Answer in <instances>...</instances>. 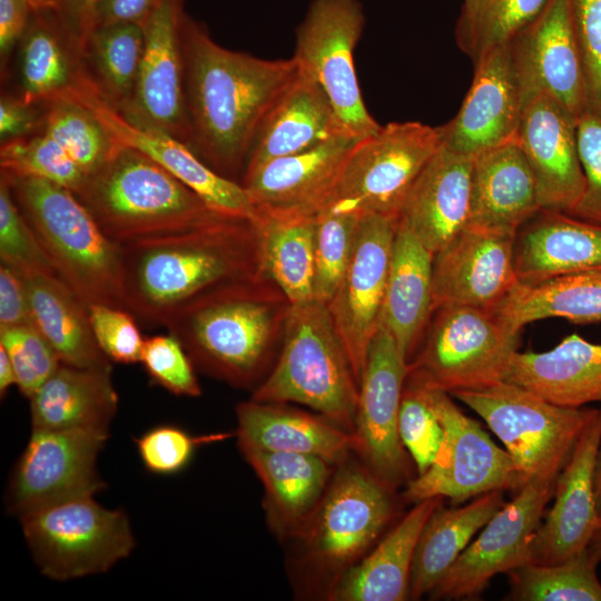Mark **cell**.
<instances>
[{
  "instance_id": "cell-4",
  "label": "cell",
  "mask_w": 601,
  "mask_h": 601,
  "mask_svg": "<svg viewBox=\"0 0 601 601\" xmlns=\"http://www.w3.org/2000/svg\"><path fill=\"white\" fill-rule=\"evenodd\" d=\"M59 278L88 306L126 308L119 245L100 229L69 189L49 180L1 171Z\"/></svg>"
},
{
  "instance_id": "cell-3",
  "label": "cell",
  "mask_w": 601,
  "mask_h": 601,
  "mask_svg": "<svg viewBox=\"0 0 601 601\" xmlns=\"http://www.w3.org/2000/svg\"><path fill=\"white\" fill-rule=\"evenodd\" d=\"M290 302L264 275L208 290L164 325L195 366L237 387L258 385L280 348Z\"/></svg>"
},
{
  "instance_id": "cell-10",
  "label": "cell",
  "mask_w": 601,
  "mask_h": 601,
  "mask_svg": "<svg viewBox=\"0 0 601 601\" xmlns=\"http://www.w3.org/2000/svg\"><path fill=\"white\" fill-rule=\"evenodd\" d=\"M19 519L40 572L57 581L104 573L135 546L125 511L100 505L95 495L47 504Z\"/></svg>"
},
{
  "instance_id": "cell-2",
  "label": "cell",
  "mask_w": 601,
  "mask_h": 601,
  "mask_svg": "<svg viewBox=\"0 0 601 601\" xmlns=\"http://www.w3.org/2000/svg\"><path fill=\"white\" fill-rule=\"evenodd\" d=\"M126 308L165 325L218 286L262 276L252 219L220 215L198 226L118 244Z\"/></svg>"
},
{
  "instance_id": "cell-9",
  "label": "cell",
  "mask_w": 601,
  "mask_h": 601,
  "mask_svg": "<svg viewBox=\"0 0 601 601\" xmlns=\"http://www.w3.org/2000/svg\"><path fill=\"white\" fill-rule=\"evenodd\" d=\"M450 395L481 416L501 440L523 485L538 475L561 472L597 412V408L555 405L505 381Z\"/></svg>"
},
{
  "instance_id": "cell-54",
  "label": "cell",
  "mask_w": 601,
  "mask_h": 601,
  "mask_svg": "<svg viewBox=\"0 0 601 601\" xmlns=\"http://www.w3.org/2000/svg\"><path fill=\"white\" fill-rule=\"evenodd\" d=\"M589 104L601 109V0H572Z\"/></svg>"
},
{
  "instance_id": "cell-11",
  "label": "cell",
  "mask_w": 601,
  "mask_h": 601,
  "mask_svg": "<svg viewBox=\"0 0 601 601\" xmlns=\"http://www.w3.org/2000/svg\"><path fill=\"white\" fill-rule=\"evenodd\" d=\"M441 148L439 127L417 121L382 126L353 147L328 206L397 223L410 189Z\"/></svg>"
},
{
  "instance_id": "cell-61",
  "label": "cell",
  "mask_w": 601,
  "mask_h": 601,
  "mask_svg": "<svg viewBox=\"0 0 601 601\" xmlns=\"http://www.w3.org/2000/svg\"><path fill=\"white\" fill-rule=\"evenodd\" d=\"M594 491H595L597 510H598L599 515L601 516V446H600L598 460H597Z\"/></svg>"
},
{
  "instance_id": "cell-51",
  "label": "cell",
  "mask_w": 601,
  "mask_h": 601,
  "mask_svg": "<svg viewBox=\"0 0 601 601\" xmlns=\"http://www.w3.org/2000/svg\"><path fill=\"white\" fill-rule=\"evenodd\" d=\"M140 363L150 378L170 393L189 397L201 394L194 363L170 333L147 338Z\"/></svg>"
},
{
  "instance_id": "cell-34",
  "label": "cell",
  "mask_w": 601,
  "mask_h": 601,
  "mask_svg": "<svg viewBox=\"0 0 601 601\" xmlns=\"http://www.w3.org/2000/svg\"><path fill=\"white\" fill-rule=\"evenodd\" d=\"M442 497L415 503L376 548L347 570L327 599L403 601L408 599L411 569L421 531Z\"/></svg>"
},
{
  "instance_id": "cell-43",
  "label": "cell",
  "mask_w": 601,
  "mask_h": 601,
  "mask_svg": "<svg viewBox=\"0 0 601 601\" xmlns=\"http://www.w3.org/2000/svg\"><path fill=\"white\" fill-rule=\"evenodd\" d=\"M598 561L588 549L554 564L526 563L508 572L510 600L601 601Z\"/></svg>"
},
{
  "instance_id": "cell-25",
  "label": "cell",
  "mask_w": 601,
  "mask_h": 601,
  "mask_svg": "<svg viewBox=\"0 0 601 601\" xmlns=\"http://www.w3.org/2000/svg\"><path fill=\"white\" fill-rule=\"evenodd\" d=\"M359 139L338 136L269 160L240 183L257 211L316 216L328 206L344 164Z\"/></svg>"
},
{
  "instance_id": "cell-33",
  "label": "cell",
  "mask_w": 601,
  "mask_h": 601,
  "mask_svg": "<svg viewBox=\"0 0 601 601\" xmlns=\"http://www.w3.org/2000/svg\"><path fill=\"white\" fill-rule=\"evenodd\" d=\"M433 256L397 224L380 325L392 334L407 363L433 314Z\"/></svg>"
},
{
  "instance_id": "cell-46",
  "label": "cell",
  "mask_w": 601,
  "mask_h": 601,
  "mask_svg": "<svg viewBox=\"0 0 601 601\" xmlns=\"http://www.w3.org/2000/svg\"><path fill=\"white\" fill-rule=\"evenodd\" d=\"M0 167L4 173L49 180L73 194L87 178L68 152L42 130L1 142Z\"/></svg>"
},
{
  "instance_id": "cell-1",
  "label": "cell",
  "mask_w": 601,
  "mask_h": 601,
  "mask_svg": "<svg viewBox=\"0 0 601 601\" xmlns=\"http://www.w3.org/2000/svg\"><path fill=\"white\" fill-rule=\"evenodd\" d=\"M188 146L231 179L247 164L266 115L298 75L296 60L226 49L185 13L181 26Z\"/></svg>"
},
{
  "instance_id": "cell-49",
  "label": "cell",
  "mask_w": 601,
  "mask_h": 601,
  "mask_svg": "<svg viewBox=\"0 0 601 601\" xmlns=\"http://www.w3.org/2000/svg\"><path fill=\"white\" fill-rule=\"evenodd\" d=\"M229 437L228 433L191 435L175 425H159L135 439L140 460L155 474L180 472L191 460L197 447Z\"/></svg>"
},
{
  "instance_id": "cell-59",
  "label": "cell",
  "mask_w": 601,
  "mask_h": 601,
  "mask_svg": "<svg viewBox=\"0 0 601 601\" xmlns=\"http://www.w3.org/2000/svg\"><path fill=\"white\" fill-rule=\"evenodd\" d=\"M98 0H60L57 11L73 46L85 60L89 37L93 30V16Z\"/></svg>"
},
{
  "instance_id": "cell-57",
  "label": "cell",
  "mask_w": 601,
  "mask_h": 601,
  "mask_svg": "<svg viewBox=\"0 0 601 601\" xmlns=\"http://www.w3.org/2000/svg\"><path fill=\"white\" fill-rule=\"evenodd\" d=\"M33 10L28 0H0V58L3 69L20 43L31 20Z\"/></svg>"
},
{
  "instance_id": "cell-30",
  "label": "cell",
  "mask_w": 601,
  "mask_h": 601,
  "mask_svg": "<svg viewBox=\"0 0 601 601\" xmlns=\"http://www.w3.org/2000/svg\"><path fill=\"white\" fill-rule=\"evenodd\" d=\"M238 447L264 486L270 529L283 540L292 539L321 501L335 465L313 455Z\"/></svg>"
},
{
  "instance_id": "cell-18",
  "label": "cell",
  "mask_w": 601,
  "mask_h": 601,
  "mask_svg": "<svg viewBox=\"0 0 601 601\" xmlns=\"http://www.w3.org/2000/svg\"><path fill=\"white\" fill-rule=\"evenodd\" d=\"M509 45L523 106L545 93L578 120L589 92L572 0H550Z\"/></svg>"
},
{
  "instance_id": "cell-56",
  "label": "cell",
  "mask_w": 601,
  "mask_h": 601,
  "mask_svg": "<svg viewBox=\"0 0 601 601\" xmlns=\"http://www.w3.org/2000/svg\"><path fill=\"white\" fill-rule=\"evenodd\" d=\"M37 106L26 104L19 96H1V142L28 136L37 128H42L46 112L41 115Z\"/></svg>"
},
{
  "instance_id": "cell-16",
  "label": "cell",
  "mask_w": 601,
  "mask_h": 601,
  "mask_svg": "<svg viewBox=\"0 0 601 601\" xmlns=\"http://www.w3.org/2000/svg\"><path fill=\"white\" fill-rule=\"evenodd\" d=\"M407 361L392 334L378 326L358 388L354 435L362 464L391 490L408 476L410 464L398 432Z\"/></svg>"
},
{
  "instance_id": "cell-45",
  "label": "cell",
  "mask_w": 601,
  "mask_h": 601,
  "mask_svg": "<svg viewBox=\"0 0 601 601\" xmlns=\"http://www.w3.org/2000/svg\"><path fill=\"white\" fill-rule=\"evenodd\" d=\"M361 215L325 207L316 215L314 299L328 304L346 272Z\"/></svg>"
},
{
  "instance_id": "cell-7",
  "label": "cell",
  "mask_w": 601,
  "mask_h": 601,
  "mask_svg": "<svg viewBox=\"0 0 601 601\" xmlns=\"http://www.w3.org/2000/svg\"><path fill=\"white\" fill-rule=\"evenodd\" d=\"M391 489L363 464L337 466L317 506L292 538L305 582L328 597L393 514Z\"/></svg>"
},
{
  "instance_id": "cell-36",
  "label": "cell",
  "mask_w": 601,
  "mask_h": 601,
  "mask_svg": "<svg viewBox=\"0 0 601 601\" xmlns=\"http://www.w3.org/2000/svg\"><path fill=\"white\" fill-rule=\"evenodd\" d=\"M20 98L48 105L71 98L92 80L55 11H33L20 41Z\"/></svg>"
},
{
  "instance_id": "cell-52",
  "label": "cell",
  "mask_w": 601,
  "mask_h": 601,
  "mask_svg": "<svg viewBox=\"0 0 601 601\" xmlns=\"http://www.w3.org/2000/svg\"><path fill=\"white\" fill-rule=\"evenodd\" d=\"M577 140L585 187L569 215L601 226V109L587 106L577 121Z\"/></svg>"
},
{
  "instance_id": "cell-39",
  "label": "cell",
  "mask_w": 601,
  "mask_h": 601,
  "mask_svg": "<svg viewBox=\"0 0 601 601\" xmlns=\"http://www.w3.org/2000/svg\"><path fill=\"white\" fill-rule=\"evenodd\" d=\"M260 269L288 298H314L316 216L257 211Z\"/></svg>"
},
{
  "instance_id": "cell-31",
  "label": "cell",
  "mask_w": 601,
  "mask_h": 601,
  "mask_svg": "<svg viewBox=\"0 0 601 601\" xmlns=\"http://www.w3.org/2000/svg\"><path fill=\"white\" fill-rule=\"evenodd\" d=\"M338 136L348 135L329 99L322 87L299 69L262 122L244 174L269 160L308 150Z\"/></svg>"
},
{
  "instance_id": "cell-38",
  "label": "cell",
  "mask_w": 601,
  "mask_h": 601,
  "mask_svg": "<svg viewBox=\"0 0 601 601\" xmlns=\"http://www.w3.org/2000/svg\"><path fill=\"white\" fill-rule=\"evenodd\" d=\"M504 491H491L466 505L440 504L424 524L414 552L408 599L416 600L439 584L474 534L505 504Z\"/></svg>"
},
{
  "instance_id": "cell-12",
  "label": "cell",
  "mask_w": 601,
  "mask_h": 601,
  "mask_svg": "<svg viewBox=\"0 0 601 601\" xmlns=\"http://www.w3.org/2000/svg\"><path fill=\"white\" fill-rule=\"evenodd\" d=\"M364 24L359 0H312L296 29L293 56L322 87L345 132L356 139L382 127L364 104L355 70L354 50Z\"/></svg>"
},
{
  "instance_id": "cell-47",
  "label": "cell",
  "mask_w": 601,
  "mask_h": 601,
  "mask_svg": "<svg viewBox=\"0 0 601 601\" xmlns=\"http://www.w3.org/2000/svg\"><path fill=\"white\" fill-rule=\"evenodd\" d=\"M0 346L13 365L19 391L28 398L61 364L35 325L0 328Z\"/></svg>"
},
{
  "instance_id": "cell-40",
  "label": "cell",
  "mask_w": 601,
  "mask_h": 601,
  "mask_svg": "<svg viewBox=\"0 0 601 601\" xmlns=\"http://www.w3.org/2000/svg\"><path fill=\"white\" fill-rule=\"evenodd\" d=\"M493 309L519 329L545 318L601 322V270L519 283Z\"/></svg>"
},
{
  "instance_id": "cell-15",
  "label": "cell",
  "mask_w": 601,
  "mask_h": 601,
  "mask_svg": "<svg viewBox=\"0 0 601 601\" xmlns=\"http://www.w3.org/2000/svg\"><path fill=\"white\" fill-rule=\"evenodd\" d=\"M109 431L31 430L6 491V508L17 515L105 489L97 459Z\"/></svg>"
},
{
  "instance_id": "cell-58",
  "label": "cell",
  "mask_w": 601,
  "mask_h": 601,
  "mask_svg": "<svg viewBox=\"0 0 601 601\" xmlns=\"http://www.w3.org/2000/svg\"><path fill=\"white\" fill-rule=\"evenodd\" d=\"M159 0H98L93 16V28L117 23H134L144 27Z\"/></svg>"
},
{
  "instance_id": "cell-6",
  "label": "cell",
  "mask_w": 601,
  "mask_h": 601,
  "mask_svg": "<svg viewBox=\"0 0 601 601\" xmlns=\"http://www.w3.org/2000/svg\"><path fill=\"white\" fill-rule=\"evenodd\" d=\"M358 384L327 305L292 304L275 363L250 400L297 403L354 433Z\"/></svg>"
},
{
  "instance_id": "cell-44",
  "label": "cell",
  "mask_w": 601,
  "mask_h": 601,
  "mask_svg": "<svg viewBox=\"0 0 601 601\" xmlns=\"http://www.w3.org/2000/svg\"><path fill=\"white\" fill-rule=\"evenodd\" d=\"M46 106L41 130L68 152L86 176L98 170L118 141L87 106L75 99H58Z\"/></svg>"
},
{
  "instance_id": "cell-60",
  "label": "cell",
  "mask_w": 601,
  "mask_h": 601,
  "mask_svg": "<svg viewBox=\"0 0 601 601\" xmlns=\"http://www.w3.org/2000/svg\"><path fill=\"white\" fill-rule=\"evenodd\" d=\"M17 385V376L13 365L2 346H0V394L1 398L6 396L9 388Z\"/></svg>"
},
{
  "instance_id": "cell-17",
  "label": "cell",
  "mask_w": 601,
  "mask_h": 601,
  "mask_svg": "<svg viewBox=\"0 0 601 601\" xmlns=\"http://www.w3.org/2000/svg\"><path fill=\"white\" fill-rule=\"evenodd\" d=\"M396 227L397 223L388 217H361L351 260L327 304L358 386L380 326Z\"/></svg>"
},
{
  "instance_id": "cell-50",
  "label": "cell",
  "mask_w": 601,
  "mask_h": 601,
  "mask_svg": "<svg viewBox=\"0 0 601 601\" xmlns=\"http://www.w3.org/2000/svg\"><path fill=\"white\" fill-rule=\"evenodd\" d=\"M0 258L1 263L19 273L55 272L2 177H0Z\"/></svg>"
},
{
  "instance_id": "cell-42",
  "label": "cell",
  "mask_w": 601,
  "mask_h": 601,
  "mask_svg": "<svg viewBox=\"0 0 601 601\" xmlns=\"http://www.w3.org/2000/svg\"><path fill=\"white\" fill-rule=\"evenodd\" d=\"M550 0H464L456 41L474 65L494 48L510 43Z\"/></svg>"
},
{
  "instance_id": "cell-24",
  "label": "cell",
  "mask_w": 601,
  "mask_h": 601,
  "mask_svg": "<svg viewBox=\"0 0 601 601\" xmlns=\"http://www.w3.org/2000/svg\"><path fill=\"white\" fill-rule=\"evenodd\" d=\"M577 121L545 93L523 106L515 139L535 177L541 209L571 214L584 193Z\"/></svg>"
},
{
  "instance_id": "cell-5",
  "label": "cell",
  "mask_w": 601,
  "mask_h": 601,
  "mask_svg": "<svg viewBox=\"0 0 601 601\" xmlns=\"http://www.w3.org/2000/svg\"><path fill=\"white\" fill-rule=\"evenodd\" d=\"M75 195L116 244L185 230L220 216L147 155L119 142Z\"/></svg>"
},
{
  "instance_id": "cell-8",
  "label": "cell",
  "mask_w": 601,
  "mask_h": 601,
  "mask_svg": "<svg viewBox=\"0 0 601 601\" xmlns=\"http://www.w3.org/2000/svg\"><path fill=\"white\" fill-rule=\"evenodd\" d=\"M426 327L405 384L449 394L503 381L521 332L493 308L464 305L436 308Z\"/></svg>"
},
{
  "instance_id": "cell-29",
  "label": "cell",
  "mask_w": 601,
  "mask_h": 601,
  "mask_svg": "<svg viewBox=\"0 0 601 601\" xmlns=\"http://www.w3.org/2000/svg\"><path fill=\"white\" fill-rule=\"evenodd\" d=\"M236 417L238 444L318 456L335 466L356 450L354 433L286 403L248 400L236 406Z\"/></svg>"
},
{
  "instance_id": "cell-22",
  "label": "cell",
  "mask_w": 601,
  "mask_h": 601,
  "mask_svg": "<svg viewBox=\"0 0 601 601\" xmlns=\"http://www.w3.org/2000/svg\"><path fill=\"white\" fill-rule=\"evenodd\" d=\"M516 236L466 226L433 256V312L445 305L494 308L520 283Z\"/></svg>"
},
{
  "instance_id": "cell-55",
  "label": "cell",
  "mask_w": 601,
  "mask_h": 601,
  "mask_svg": "<svg viewBox=\"0 0 601 601\" xmlns=\"http://www.w3.org/2000/svg\"><path fill=\"white\" fill-rule=\"evenodd\" d=\"M35 325L22 275L13 267L0 265V328Z\"/></svg>"
},
{
  "instance_id": "cell-14",
  "label": "cell",
  "mask_w": 601,
  "mask_h": 601,
  "mask_svg": "<svg viewBox=\"0 0 601 601\" xmlns=\"http://www.w3.org/2000/svg\"><path fill=\"white\" fill-rule=\"evenodd\" d=\"M560 472L528 481L482 528L430 592L433 600L474 599L493 577L530 562L529 548Z\"/></svg>"
},
{
  "instance_id": "cell-21",
  "label": "cell",
  "mask_w": 601,
  "mask_h": 601,
  "mask_svg": "<svg viewBox=\"0 0 601 601\" xmlns=\"http://www.w3.org/2000/svg\"><path fill=\"white\" fill-rule=\"evenodd\" d=\"M71 99L87 106L116 141L147 155L196 193L214 211L256 219L257 210L244 186L215 171L184 141L158 129L130 122L102 99L95 83Z\"/></svg>"
},
{
  "instance_id": "cell-27",
  "label": "cell",
  "mask_w": 601,
  "mask_h": 601,
  "mask_svg": "<svg viewBox=\"0 0 601 601\" xmlns=\"http://www.w3.org/2000/svg\"><path fill=\"white\" fill-rule=\"evenodd\" d=\"M540 210L535 177L515 138L473 158L467 226L516 236Z\"/></svg>"
},
{
  "instance_id": "cell-35",
  "label": "cell",
  "mask_w": 601,
  "mask_h": 601,
  "mask_svg": "<svg viewBox=\"0 0 601 601\" xmlns=\"http://www.w3.org/2000/svg\"><path fill=\"white\" fill-rule=\"evenodd\" d=\"M111 372L61 363L29 398L31 430L109 431L118 408Z\"/></svg>"
},
{
  "instance_id": "cell-48",
  "label": "cell",
  "mask_w": 601,
  "mask_h": 601,
  "mask_svg": "<svg viewBox=\"0 0 601 601\" xmlns=\"http://www.w3.org/2000/svg\"><path fill=\"white\" fill-rule=\"evenodd\" d=\"M398 432L416 465L417 475L423 474L441 451L444 428L421 392L406 384L400 408Z\"/></svg>"
},
{
  "instance_id": "cell-37",
  "label": "cell",
  "mask_w": 601,
  "mask_h": 601,
  "mask_svg": "<svg viewBox=\"0 0 601 601\" xmlns=\"http://www.w3.org/2000/svg\"><path fill=\"white\" fill-rule=\"evenodd\" d=\"M24 279L33 324L62 364L109 367L99 348L89 317V306L55 272L20 273Z\"/></svg>"
},
{
  "instance_id": "cell-20",
  "label": "cell",
  "mask_w": 601,
  "mask_h": 601,
  "mask_svg": "<svg viewBox=\"0 0 601 601\" xmlns=\"http://www.w3.org/2000/svg\"><path fill=\"white\" fill-rule=\"evenodd\" d=\"M600 446L601 408H597L559 473L554 502L533 534L529 563L562 562L587 549L600 529L594 491Z\"/></svg>"
},
{
  "instance_id": "cell-13",
  "label": "cell",
  "mask_w": 601,
  "mask_h": 601,
  "mask_svg": "<svg viewBox=\"0 0 601 601\" xmlns=\"http://www.w3.org/2000/svg\"><path fill=\"white\" fill-rule=\"evenodd\" d=\"M413 387L439 417L444 441L432 466L407 482L403 493L406 501L415 504L430 497H449L459 503L491 491H519L523 486L508 451L466 416L449 393Z\"/></svg>"
},
{
  "instance_id": "cell-41",
  "label": "cell",
  "mask_w": 601,
  "mask_h": 601,
  "mask_svg": "<svg viewBox=\"0 0 601 601\" xmlns=\"http://www.w3.org/2000/svg\"><path fill=\"white\" fill-rule=\"evenodd\" d=\"M144 41V28L134 23L96 27L89 37L86 67L102 99L119 114L132 100Z\"/></svg>"
},
{
  "instance_id": "cell-32",
  "label": "cell",
  "mask_w": 601,
  "mask_h": 601,
  "mask_svg": "<svg viewBox=\"0 0 601 601\" xmlns=\"http://www.w3.org/2000/svg\"><path fill=\"white\" fill-rule=\"evenodd\" d=\"M503 381L564 407L601 403V344L574 333L549 351L516 352Z\"/></svg>"
},
{
  "instance_id": "cell-28",
  "label": "cell",
  "mask_w": 601,
  "mask_h": 601,
  "mask_svg": "<svg viewBox=\"0 0 601 601\" xmlns=\"http://www.w3.org/2000/svg\"><path fill=\"white\" fill-rule=\"evenodd\" d=\"M514 266L520 283L601 270V226L541 209L518 231Z\"/></svg>"
},
{
  "instance_id": "cell-19",
  "label": "cell",
  "mask_w": 601,
  "mask_h": 601,
  "mask_svg": "<svg viewBox=\"0 0 601 601\" xmlns=\"http://www.w3.org/2000/svg\"><path fill=\"white\" fill-rule=\"evenodd\" d=\"M184 0H159L144 24V50L135 93L120 114L130 122L189 140L181 26Z\"/></svg>"
},
{
  "instance_id": "cell-62",
  "label": "cell",
  "mask_w": 601,
  "mask_h": 601,
  "mask_svg": "<svg viewBox=\"0 0 601 601\" xmlns=\"http://www.w3.org/2000/svg\"><path fill=\"white\" fill-rule=\"evenodd\" d=\"M33 11H55L59 9L60 0H28Z\"/></svg>"
},
{
  "instance_id": "cell-53",
  "label": "cell",
  "mask_w": 601,
  "mask_h": 601,
  "mask_svg": "<svg viewBox=\"0 0 601 601\" xmlns=\"http://www.w3.org/2000/svg\"><path fill=\"white\" fill-rule=\"evenodd\" d=\"M89 317L96 342L110 362H141L146 339L131 312L105 304H91Z\"/></svg>"
},
{
  "instance_id": "cell-23",
  "label": "cell",
  "mask_w": 601,
  "mask_h": 601,
  "mask_svg": "<svg viewBox=\"0 0 601 601\" xmlns=\"http://www.w3.org/2000/svg\"><path fill=\"white\" fill-rule=\"evenodd\" d=\"M522 110L523 99L508 43L475 63L472 85L459 112L439 127L442 147L474 158L514 139Z\"/></svg>"
},
{
  "instance_id": "cell-26",
  "label": "cell",
  "mask_w": 601,
  "mask_h": 601,
  "mask_svg": "<svg viewBox=\"0 0 601 601\" xmlns=\"http://www.w3.org/2000/svg\"><path fill=\"white\" fill-rule=\"evenodd\" d=\"M473 158L442 147L421 171L398 214L433 254L469 224Z\"/></svg>"
},
{
  "instance_id": "cell-63",
  "label": "cell",
  "mask_w": 601,
  "mask_h": 601,
  "mask_svg": "<svg viewBox=\"0 0 601 601\" xmlns=\"http://www.w3.org/2000/svg\"><path fill=\"white\" fill-rule=\"evenodd\" d=\"M587 549L598 562H601V526L591 539Z\"/></svg>"
}]
</instances>
